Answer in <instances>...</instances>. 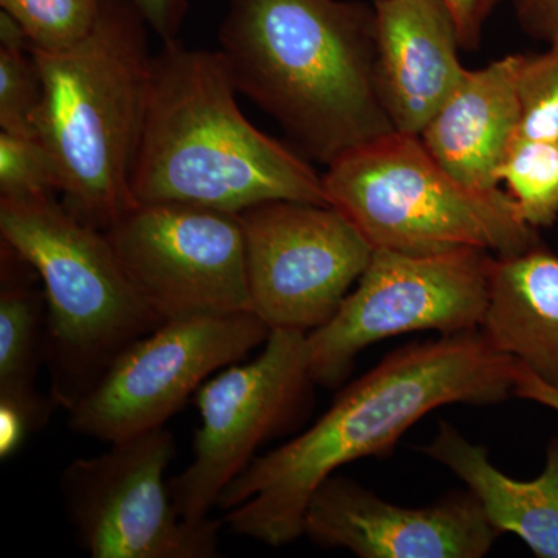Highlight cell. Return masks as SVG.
Segmentation results:
<instances>
[{"label": "cell", "instance_id": "obj_8", "mask_svg": "<svg viewBox=\"0 0 558 558\" xmlns=\"http://www.w3.org/2000/svg\"><path fill=\"white\" fill-rule=\"evenodd\" d=\"M314 385L307 333L289 329L270 330L258 357L205 381L194 396L201 425L193 461L168 483L179 515L193 523L208 519L256 451L307 413Z\"/></svg>", "mask_w": 558, "mask_h": 558}, {"label": "cell", "instance_id": "obj_15", "mask_svg": "<svg viewBox=\"0 0 558 558\" xmlns=\"http://www.w3.org/2000/svg\"><path fill=\"white\" fill-rule=\"evenodd\" d=\"M520 54L469 70L421 137L440 167L475 190L498 189V170L520 130Z\"/></svg>", "mask_w": 558, "mask_h": 558}, {"label": "cell", "instance_id": "obj_17", "mask_svg": "<svg viewBox=\"0 0 558 558\" xmlns=\"http://www.w3.org/2000/svg\"><path fill=\"white\" fill-rule=\"evenodd\" d=\"M468 484L499 534L517 535L538 558H558V438L550 440L542 475L532 481L499 472L484 447L465 439L449 422L424 449Z\"/></svg>", "mask_w": 558, "mask_h": 558}, {"label": "cell", "instance_id": "obj_13", "mask_svg": "<svg viewBox=\"0 0 558 558\" xmlns=\"http://www.w3.org/2000/svg\"><path fill=\"white\" fill-rule=\"evenodd\" d=\"M499 535L470 490L427 508H400L333 475L312 495L303 519V537L362 558H481Z\"/></svg>", "mask_w": 558, "mask_h": 558}, {"label": "cell", "instance_id": "obj_18", "mask_svg": "<svg viewBox=\"0 0 558 558\" xmlns=\"http://www.w3.org/2000/svg\"><path fill=\"white\" fill-rule=\"evenodd\" d=\"M39 275L9 242H0V413L28 433L46 427L54 402L36 388L46 362L47 300Z\"/></svg>", "mask_w": 558, "mask_h": 558}, {"label": "cell", "instance_id": "obj_25", "mask_svg": "<svg viewBox=\"0 0 558 558\" xmlns=\"http://www.w3.org/2000/svg\"><path fill=\"white\" fill-rule=\"evenodd\" d=\"M502 0H446L462 49H476L483 36L484 25Z\"/></svg>", "mask_w": 558, "mask_h": 558}, {"label": "cell", "instance_id": "obj_1", "mask_svg": "<svg viewBox=\"0 0 558 558\" xmlns=\"http://www.w3.org/2000/svg\"><path fill=\"white\" fill-rule=\"evenodd\" d=\"M515 366L481 329L391 352L344 388L310 429L250 462L220 495L223 524L274 548L295 542L303 537L312 495L337 470L389 453L417 421L440 407L509 399Z\"/></svg>", "mask_w": 558, "mask_h": 558}, {"label": "cell", "instance_id": "obj_27", "mask_svg": "<svg viewBox=\"0 0 558 558\" xmlns=\"http://www.w3.org/2000/svg\"><path fill=\"white\" fill-rule=\"evenodd\" d=\"M513 396L538 405L548 407V409L558 413V389L550 387L545 381L539 380L535 374L517 363L515 385H513Z\"/></svg>", "mask_w": 558, "mask_h": 558}, {"label": "cell", "instance_id": "obj_20", "mask_svg": "<svg viewBox=\"0 0 558 558\" xmlns=\"http://www.w3.org/2000/svg\"><path fill=\"white\" fill-rule=\"evenodd\" d=\"M521 218L535 230L558 218V145L517 137L498 170Z\"/></svg>", "mask_w": 558, "mask_h": 558}, {"label": "cell", "instance_id": "obj_4", "mask_svg": "<svg viewBox=\"0 0 558 558\" xmlns=\"http://www.w3.org/2000/svg\"><path fill=\"white\" fill-rule=\"evenodd\" d=\"M146 21L128 0H105L72 49H33L44 84L36 134L61 178L62 204L108 231L134 207L131 175L153 76Z\"/></svg>", "mask_w": 558, "mask_h": 558}, {"label": "cell", "instance_id": "obj_16", "mask_svg": "<svg viewBox=\"0 0 558 558\" xmlns=\"http://www.w3.org/2000/svg\"><path fill=\"white\" fill-rule=\"evenodd\" d=\"M484 336L558 389V256L538 247L495 258Z\"/></svg>", "mask_w": 558, "mask_h": 558}, {"label": "cell", "instance_id": "obj_24", "mask_svg": "<svg viewBox=\"0 0 558 558\" xmlns=\"http://www.w3.org/2000/svg\"><path fill=\"white\" fill-rule=\"evenodd\" d=\"M523 31L558 49V0H509Z\"/></svg>", "mask_w": 558, "mask_h": 558}, {"label": "cell", "instance_id": "obj_2", "mask_svg": "<svg viewBox=\"0 0 558 558\" xmlns=\"http://www.w3.org/2000/svg\"><path fill=\"white\" fill-rule=\"evenodd\" d=\"M220 53L238 92L323 163L396 131L377 86L376 14L344 0H230Z\"/></svg>", "mask_w": 558, "mask_h": 558}, {"label": "cell", "instance_id": "obj_14", "mask_svg": "<svg viewBox=\"0 0 558 558\" xmlns=\"http://www.w3.org/2000/svg\"><path fill=\"white\" fill-rule=\"evenodd\" d=\"M374 14L381 101L396 131L421 135L469 72L457 24L446 0H374Z\"/></svg>", "mask_w": 558, "mask_h": 558}, {"label": "cell", "instance_id": "obj_23", "mask_svg": "<svg viewBox=\"0 0 558 558\" xmlns=\"http://www.w3.org/2000/svg\"><path fill=\"white\" fill-rule=\"evenodd\" d=\"M519 137L558 145V49L520 54Z\"/></svg>", "mask_w": 558, "mask_h": 558}, {"label": "cell", "instance_id": "obj_7", "mask_svg": "<svg viewBox=\"0 0 558 558\" xmlns=\"http://www.w3.org/2000/svg\"><path fill=\"white\" fill-rule=\"evenodd\" d=\"M494 260L481 248L433 255L374 248L357 288L326 325L307 333L315 384L339 387L360 352L389 337L483 328Z\"/></svg>", "mask_w": 558, "mask_h": 558}, {"label": "cell", "instance_id": "obj_19", "mask_svg": "<svg viewBox=\"0 0 558 558\" xmlns=\"http://www.w3.org/2000/svg\"><path fill=\"white\" fill-rule=\"evenodd\" d=\"M43 76L31 43L9 13L0 14V131L36 134Z\"/></svg>", "mask_w": 558, "mask_h": 558}, {"label": "cell", "instance_id": "obj_5", "mask_svg": "<svg viewBox=\"0 0 558 558\" xmlns=\"http://www.w3.org/2000/svg\"><path fill=\"white\" fill-rule=\"evenodd\" d=\"M0 234L43 282L50 398L70 411L124 349L165 322L132 288L106 231L57 197L0 199Z\"/></svg>", "mask_w": 558, "mask_h": 558}, {"label": "cell", "instance_id": "obj_3", "mask_svg": "<svg viewBox=\"0 0 558 558\" xmlns=\"http://www.w3.org/2000/svg\"><path fill=\"white\" fill-rule=\"evenodd\" d=\"M220 51L163 43L153 60L131 191L135 204L240 215L274 201L329 205L323 175L253 126Z\"/></svg>", "mask_w": 558, "mask_h": 558}, {"label": "cell", "instance_id": "obj_10", "mask_svg": "<svg viewBox=\"0 0 558 558\" xmlns=\"http://www.w3.org/2000/svg\"><path fill=\"white\" fill-rule=\"evenodd\" d=\"M269 336L250 311L168 319L121 352L69 411V427L109 446L165 427L211 374L241 362Z\"/></svg>", "mask_w": 558, "mask_h": 558}, {"label": "cell", "instance_id": "obj_22", "mask_svg": "<svg viewBox=\"0 0 558 558\" xmlns=\"http://www.w3.org/2000/svg\"><path fill=\"white\" fill-rule=\"evenodd\" d=\"M58 193L60 172L38 135L0 131V199H39Z\"/></svg>", "mask_w": 558, "mask_h": 558}, {"label": "cell", "instance_id": "obj_26", "mask_svg": "<svg viewBox=\"0 0 558 558\" xmlns=\"http://www.w3.org/2000/svg\"><path fill=\"white\" fill-rule=\"evenodd\" d=\"M131 2L148 27L160 36L163 43L178 39L189 3L186 0H128Z\"/></svg>", "mask_w": 558, "mask_h": 558}, {"label": "cell", "instance_id": "obj_21", "mask_svg": "<svg viewBox=\"0 0 558 558\" xmlns=\"http://www.w3.org/2000/svg\"><path fill=\"white\" fill-rule=\"evenodd\" d=\"M105 0H0L2 11L20 24L33 49H72L94 31Z\"/></svg>", "mask_w": 558, "mask_h": 558}, {"label": "cell", "instance_id": "obj_12", "mask_svg": "<svg viewBox=\"0 0 558 558\" xmlns=\"http://www.w3.org/2000/svg\"><path fill=\"white\" fill-rule=\"evenodd\" d=\"M106 234L132 288L163 322L253 312L244 233L234 213L137 204Z\"/></svg>", "mask_w": 558, "mask_h": 558}, {"label": "cell", "instance_id": "obj_6", "mask_svg": "<svg viewBox=\"0 0 558 558\" xmlns=\"http://www.w3.org/2000/svg\"><path fill=\"white\" fill-rule=\"evenodd\" d=\"M328 167L323 175L328 204L374 248L411 255L481 248L508 258L542 245L509 193L459 182L418 135L389 132Z\"/></svg>", "mask_w": 558, "mask_h": 558}, {"label": "cell", "instance_id": "obj_11", "mask_svg": "<svg viewBox=\"0 0 558 558\" xmlns=\"http://www.w3.org/2000/svg\"><path fill=\"white\" fill-rule=\"evenodd\" d=\"M238 218L252 311L270 330L322 328L373 256L362 231L330 205L274 201Z\"/></svg>", "mask_w": 558, "mask_h": 558}, {"label": "cell", "instance_id": "obj_9", "mask_svg": "<svg viewBox=\"0 0 558 558\" xmlns=\"http://www.w3.org/2000/svg\"><path fill=\"white\" fill-rule=\"evenodd\" d=\"M174 436L160 427L110 444L105 453L70 462L61 476L65 513L92 558H216L215 519L186 521L165 472Z\"/></svg>", "mask_w": 558, "mask_h": 558}]
</instances>
